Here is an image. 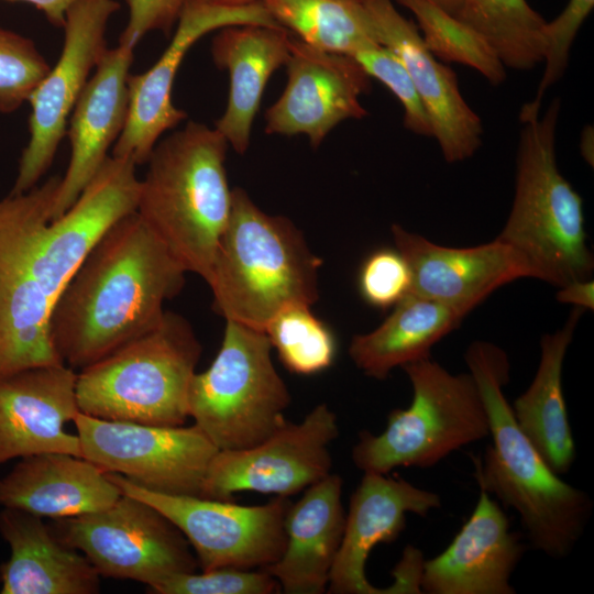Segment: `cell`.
<instances>
[{"instance_id":"1","label":"cell","mask_w":594,"mask_h":594,"mask_svg":"<svg viewBox=\"0 0 594 594\" xmlns=\"http://www.w3.org/2000/svg\"><path fill=\"white\" fill-rule=\"evenodd\" d=\"M135 168L131 160L109 155L54 220L59 176L0 201V377L64 364L50 336L53 308L101 234L136 210Z\"/></svg>"},{"instance_id":"2","label":"cell","mask_w":594,"mask_h":594,"mask_svg":"<svg viewBox=\"0 0 594 594\" xmlns=\"http://www.w3.org/2000/svg\"><path fill=\"white\" fill-rule=\"evenodd\" d=\"M182 265L136 211L112 223L58 297L50 336L67 366L81 370L162 321L185 284Z\"/></svg>"},{"instance_id":"3","label":"cell","mask_w":594,"mask_h":594,"mask_svg":"<svg viewBox=\"0 0 594 594\" xmlns=\"http://www.w3.org/2000/svg\"><path fill=\"white\" fill-rule=\"evenodd\" d=\"M464 360L484 402L492 437L483 457L474 459L480 488L518 514L535 549L565 558L590 519V495L553 472L518 427L503 392L510 378L505 351L474 341Z\"/></svg>"},{"instance_id":"4","label":"cell","mask_w":594,"mask_h":594,"mask_svg":"<svg viewBox=\"0 0 594 594\" xmlns=\"http://www.w3.org/2000/svg\"><path fill=\"white\" fill-rule=\"evenodd\" d=\"M228 147L216 128L188 121L156 143L140 180L136 213L186 272L206 282L232 206Z\"/></svg>"},{"instance_id":"5","label":"cell","mask_w":594,"mask_h":594,"mask_svg":"<svg viewBox=\"0 0 594 594\" xmlns=\"http://www.w3.org/2000/svg\"><path fill=\"white\" fill-rule=\"evenodd\" d=\"M321 264L289 219L264 212L244 189L234 188L207 282L213 309L226 320L264 331L282 310L317 301Z\"/></svg>"},{"instance_id":"6","label":"cell","mask_w":594,"mask_h":594,"mask_svg":"<svg viewBox=\"0 0 594 594\" xmlns=\"http://www.w3.org/2000/svg\"><path fill=\"white\" fill-rule=\"evenodd\" d=\"M561 101L546 112L520 110L515 196L496 240L530 264L535 278L558 288L590 278L594 258L587 246L583 200L559 170L556 133Z\"/></svg>"},{"instance_id":"7","label":"cell","mask_w":594,"mask_h":594,"mask_svg":"<svg viewBox=\"0 0 594 594\" xmlns=\"http://www.w3.org/2000/svg\"><path fill=\"white\" fill-rule=\"evenodd\" d=\"M201 351L190 323L165 311L154 329L79 370V410L107 420L183 426Z\"/></svg>"},{"instance_id":"8","label":"cell","mask_w":594,"mask_h":594,"mask_svg":"<svg viewBox=\"0 0 594 594\" xmlns=\"http://www.w3.org/2000/svg\"><path fill=\"white\" fill-rule=\"evenodd\" d=\"M402 369L411 384V402L389 413L381 433H359L352 461L364 473L432 468L490 436L486 408L470 373L452 374L430 356Z\"/></svg>"},{"instance_id":"9","label":"cell","mask_w":594,"mask_h":594,"mask_svg":"<svg viewBox=\"0 0 594 594\" xmlns=\"http://www.w3.org/2000/svg\"><path fill=\"white\" fill-rule=\"evenodd\" d=\"M271 350L264 331L226 320L218 354L193 376L189 417L218 450L251 448L286 422L290 394Z\"/></svg>"},{"instance_id":"10","label":"cell","mask_w":594,"mask_h":594,"mask_svg":"<svg viewBox=\"0 0 594 594\" xmlns=\"http://www.w3.org/2000/svg\"><path fill=\"white\" fill-rule=\"evenodd\" d=\"M54 531L84 553L100 576L136 581L147 588L198 566L190 544L170 520L123 493L105 509L56 519Z\"/></svg>"},{"instance_id":"11","label":"cell","mask_w":594,"mask_h":594,"mask_svg":"<svg viewBox=\"0 0 594 594\" xmlns=\"http://www.w3.org/2000/svg\"><path fill=\"white\" fill-rule=\"evenodd\" d=\"M121 493L162 513L193 547L202 571L217 568L251 570L276 562L284 552L288 497L257 506L191 495H169L142 488L117 473H107Z\"/></svg>"},{"instance_id":"12","label":"cell","mask_w":594,"mask_h":594,"mask_svg":"<svg viewBox=\"0 0 594 594\" xmlns=\"http://www.w3.org/2000/svg\"><path fill=\"white\" fill-rule=\"evenodd\" d=\"M73 421L82 458L106 473L148 491L202 497L207 470L219 450L195 424L143 425L80 411Z\"/></svg>"},{"instance_id":"13","label":"cell","mask_w":594,"mask_h":594,"mask_svg":"<svg viewBox=\"0 0 594 594\" xmlns=\"http://www.w3.org/2000/svg\"><path fill=\"white\" fill-rule=\"evenodd\" d=\"M119 8L116 0H80L67 11L59 58L28 99L30 136L11 195L35 187L52 165L70 113L107 50V24Z\"/></svg>"},{"instance_id":"14","label":"cell","mask_w":594,"mask_h":594,"mask_svg":"<svg viewBox=\"0 0 594 594\" xmlns=\"http://www.w3.org/2000/svg\"><path fill=\"white\" fill-rule=\"evenodd\" d=\"M339 436L334 413L316 406L300 422L287 421L264 441L243 450H219L202 497L231 501L238 492L289 497L331 473L330 443Z\"/></svg>"},{"instance_id":"15","label":"cell","mask_w":594,"mask_h":594,"mask_svg":"<svg viewBox=\"0 0 594 594\" xmlns=\"http://www.w3.org/2000/svg\"><path fill=\"white\" fill-rule=\"evenodd\" d=\"M246 24L279 26L262 1L227 8L189 0L161 57L146 72L129 75L128 117L111 155L129 158L136 166L146 163L161 136L187 117L172 99L174 80L187 52L210 31Z\"/></svg>"},{"instance_id":"16","label":"cell","mask_w":594,"mask_h":594,"mask_svg":"<svg viewBox=\"0 0 594 594\" xmlns=\"http://www.w3.org/2000/svg\"><path fill=\"white\" fill-rule=\"evenodd\" d=\"M285 66V89L265 112L267 134H304L316 148L339 123L367 116L361 97L371 91V77L353 57L290 36Z\"/></svg>"},{"instance_id":"17","label":"cell","mask_w":594,"mask_h":594,"mask_svg":"<svg viewBox=\"0 0 594 594\" xmlns=\"http://www.w3.org/2000/svg\"><path fill=\"white\" fill-rule=\"evenodd\" d=\"M377 41L407 68L429 117L432 138L448 163L462 162L482 144L483 124L463 98L455 73L426 47L418 26L391 0H361Z\"/></svg>"},{"instance_id":"18","label":"cell","mask_w":594,"mask_h":594,"mask_svg":"<svg viewBox=\"0 0 594 594\" xmlns=\"http://www.w3.org/2000/svg\"><path fill=\"white\" fill-rule=\"evenodd\" d=\"M76 381L77 373L66 364L0 377V465L47 452L82 457L78 435L64 428L80 411Z\"/></svg>"},{"instance_id":"19","label":"cell","mask_w":594,"mask_h":594,"mask_svg":"<svg viewBox=\"0 0 594 594\" xmlns=\"http://www.w3.org/2000/svg\"><path fill=\"white\" fill-rule=\"evenodd\" d=\"M395 249L411 275L410 293L471 311L494 290L531 277L534 270L513 248L497 241L472 248H448L393 224Z\"/></svg>"},{"instance_id":"20","label":"cell","mask_w":594,"mask_h":594,"mask_svg":"<svg viewBox=\"0 0 594 594\" xmlns=\"http://www.w3.org/2000/svg\"><path fill=\"white\" fill-rule=\"evenodd\" d=\"M441 506L440 496L400 477L364 473L351 496L342 541L330 571L328 593L389 594L391 586L378 588L365 575L372 549L398 538L407 514L427 516Z\"/></svg>"},{"instance_id":"21","label":"cell","mask_w":594,"mask_h":594,"mask_svg":"<svg viewBox=\"0 0 594 594\" xmlns=\"http://www.w3.org/2000/svg\"><path fill=\"white\" fill-rule=\"evenodd\" d=\"M524 551L506 514L481 490L475 508L451 543L424 561L420 590L428 594H514L510 578Z\"/></svg>"},{"instance_id":"22","label":"cell","mask_w":594,"mask_h":594,"mask_svg":"<svg viewBox=\"0 0 594 594\" xmlns=\"http://www.w3.org/2000/svg\"><path fill=\"white\" fill-rule=\"evenodd\" d=\"M134 47L107 48L69 117L70 158L55 197L52 220L65 213L107 160L127 121L128 77Z\"/></svg>"},{"instance_id":"23","label":"cell","mask_w":594,"mask_h":594,"mask_svg":"<svg viewBox=\"0 0 594 594\" xmlns=\"http://www.w3.org/2000/svg\"><path fill=\"white\" fill-rule=\"evenodd\" d=\"M342 486L340 475L330 473L307 487L297 503H290L284 520V552L263 568L284 593L326 592L345 525Z\"/></svg>"},{"instance_id":"24","label":"cell","mask_w":594,"mask_h":594,"mask_svg":"<svg viewBox=\"0 0 594 594\" xmlns=\"http://www.w3.org/2000/svg\"><path fill=\"white\" fill-rule=\"evenodd\" d=\"M120 488L82 457L47 452L22 458L0 477V505L54 520L105 509Z\"/></svg>"},{"instance_id":"25","label":"cell","mask_w":594,"mask_h":594,"mask_svg":"<svg viewBox=\"0 0 594 594\" xmlns=\"http://www.w3.org/2000/svg\"><path fill=\"white\" fill-rule=\"evenodd\" d=\"M0 534L10 547L0 564L2 594H96L100 574L80 551L64 543L42 517L3 507Z\"/></svg>"},{"instance_id":"26","label":"cell","mask_w":594,"mask_h":594,"mask_svg":"<svg viewBox=\"0 0 594 594\" xmlns=\"http://www.w3.org/2000/svg\"><path fill=\"white\" fill-rule=\"evenodd\" d=\"M289 43L290 35L284 28L255 24L224 26L213 37V62L227 69L230 78L227 107L215 128L239 154L250 146L265 87L285 66Z\"/></svg>"},{"instance_id":"27","label":"cell","mask_w":594,"mask_h":594,"mask_svg":"<svg viewBox=\"0 0 594 594\" xmlns=\"http://www.w3.org/2000/svg\"><path fill=\"white\" fill-rule=\"evenodd\" d=\"M585 310L573 307L563 327L542 336L540 361L529 387L512 405L518 427L548 466L559 475L575 460L562 387L563 362L576 324Z\"/></svg>"},{"instance_id":"28","label":"cell","mask_w":594,"mask_h":594,"mask_svg":"<svg viewBox=\"0 0 594 594\" xmlns=\"http://www.w3.org/2000/svg\"><path fill=\"white\" fill-rule=\"evenodd\" d=\"M469 312L409 293L376 329L352 338L349 355L366 376L385 380L395 367L429 358L431 348Z\"/></svg>"},{"instance_id":"29","label":"cell","mask_w":594,"mask_h":594,"mask_svg":"<svg viewBox=\"0 0 594 594\" xmlns=\"http://www.w3.org/2000/svg\"><path fill=\"white\" fill-rule=\"evenodd\" d=\"M272 18L321 51L353 56L380 44L361 0H262Z\"/></svg>"},{"instance_id":"30","label":"cell","mask_w":594,"mask_h":594,"mask_svg":"<svg viewBox=\"0 0 594 594\" xmlns=\"http://www.w3.org/2000/svg\"><path fill=\"white\" fill-rule=\"evenodd\" d=\"M454 16L480 33L506 68L528 70L543 62L547 22L526 0H462Z\"/></svg>"},{"instance_id":"31","label":"cell","mask_w":594,"mask_h":594,"mask_svg":"<svg viewBox=\"0 0 594 594\" xmlns=\"http://www.w3.org/2000/svg\"><path fill=\"white\" fill-rule=\"evenodd\" d=\"M397 2L415 15L426 47L439 61L469 66L494 86L505 81L506 67L480 33L426 0Z\"/></svg>"},{"instance_id":"32","label":"cell","mask_w":594,"mask_h":594,"mask_svg":"<svg viewBox=\"0 0 594 594\" xmlns=\"http://www.w3.org/2000/svg\"><path fill=\"white\" fill-rule=\"evenodd\" d=\"M264 332L284 366L295 374H317L330 367L336 359L337 341L332 331L308 306L282 310Z\"/></svg>"},{"instance_id":"33","label":"cell","mask_w":594,"mask_h":594,"mask_svg":"<svg viewBox=\"0 0 594 594\" xmlns=\"http://www.w3.org/2000/svg\"><path fill=\"white\" fill-rule=\"evenodd\" d=\"M50 68L32 40L0 26V112L28 101Z\"/></svg>"},{"instance_id":"34","label":"cell","mask_w":594,"mask_h":594,"mask_svg":"<svg viewBox=\"0 0 594 594\" xmlns=\"http://www.w3.org/2000/svg\"><path fill=\"white\" fill-rule=\"evenodd\" d=\"M352 57L371 78L381 81L399 100L404 127L415 134L432 138L429 117L400 58L382 44L362 48Z\"/></svg>"},{"instance_id":"35","label":"cell","mask_w":594,"mask_h":594,"mask_svg":"<svg viewBox=\"0 0 594 594\" xmlns=\"http://www.w3.org/2000/svg\"><path fill=\"white\" fill-rule=\"evenodd\" d=\"M147 590L154 594H271L279 590V584L264 569L224 566L179 573Z\"/></svg>"},{"instance_id":"36","label":"cell","mask_w":594,"mask_h":594,"mask_svg":"<svg viewBox=\"0 0 594 594\" xmlns=\"http://www.w3.org/2000/svg\"><path fill=\"white\" fill-rule=\"evenodd\" d=\"M410 287L409 266L396 249H380L370 254L361 266L359 290L373 307H394L410 293Z\"/></svg>"},{"instance_id":"37","label":"cell","mask_w":594,"mask_h":594,"mask_svg":"<svg viewBox=\"0 0 594 594\" xmlns=\"http://www.w3.org/2000/svg\"><path fill=\"white\" fill-rule=\"evenodd\" d=\"M593 7L594 0H570L554 20L546 23L544 68L538 85L540 91L548 90L564 75L575 35Z\"/></svg>"},{"instance_id":"38","label":"cell","mask_w":594,"mask_h":594,"mask_svg":"<svg viewBox=\"0 0 594 594\" xmlns=\"http://www.w3.org/2000/svg\"><path fill=\"white\" fill-rule=\"evenodd\" d=\"M129 19L119 42L135 47L151 31L168 33L189 0H124Z\"/></svg>"},{"instance_id":"39","label":"cell","mask_w":594,"mask_h":594,"mask_svg":"<svg viewBox=\"0 0 594 594\" xmlns=\"http://www.w3.org/2000/svg\"><path fill=\"white\" fill-rule=\"evenodd\" d=\"M557 299L560 302L570 304L584 310L594 309V282L586 279H575L559 287Z\"/></svg>"},{"instance_id":"40","label":"cell","mask_w":594,"mask_h":594,"mask_svg":"<svg viewBox=\"0 0 594 594\" xmlns=\"http://www.w3.org/2000/svg\"><path fill=\"white\" fill-rule=\"evenodd\" d=\"M22 1L34 6L40 10L47 21L55 26L63 28L66 13L69 8L80 0H10Z\"/></svg>"},{"instance_id":"41","label":"cell","mask_w":594,"mask_h":594,"mask_svg":"<svg viewBox=\"0 0 594 594\" xmlns=\"http://www.w3.org/2000/svg\"><path fill=\"white\" fill-rule=\"evenodd\" d=\"M593 128L586 127L581 134L580 150L583 158L593 166L594 146H593Z\"/></svg>"},{"instance_id":"42","label":"cell","mask_w":594,"mask_h":594,"mask_svg":"<svg viewBox=\"0 0 594 594\" xmlns=\"http://www.w3.org/2000/svg\"><path fill=\"white\" fill-rule=\"evenodd\" d=\"M199 1L210 4V6L235 8V7L250 6L256 2H261L262 0H199Z\"/></svg>"},{"instance_id":"43","label":"cell","mask_w":594,"mask_h":594,"mask_svg":"<svg viewBox=\"0 0 594 594\" xmlns=\"http://www.w3.org/2000/svg\"><path fill=\"white\" fill-rule=\"evenodd\" d=\"M426 1L436 4L437 7L441 8L442 10L447 11L448 13L452 15H455L462 6V0H426Z\"/></svg>"}]
</instances>
